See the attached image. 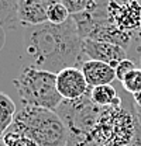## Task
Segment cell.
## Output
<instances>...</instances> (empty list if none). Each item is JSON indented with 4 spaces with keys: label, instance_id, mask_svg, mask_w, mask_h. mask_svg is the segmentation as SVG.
<instances>
[{
    "label": "cell",
    "instance_id": "6da1fadb",
    "mask_svg": "<svg viewBox=\"0 0 141 146\" xmlns=\"http://www.w3.org/2000/svg\"><path fill=\"white\" fill-rule=\"evenodd\" d=\"M23 38L26 52L37 69L58 74L68 68L81 69L85 63L83 39L72 17L59 25L45 23L26 27Z\"/></svg>",
    "mask_w": 141,
    "mask_h": 146
},
{
    "label": "cell",
    "instance_id": "7a4b0ae2",
    "mask_svg": "<svg viewBox=\"0 0 141 146\" xmlns=\"http://www.w3.org/2000/svg\"><path fill=\"white\" fill-rule=\"evenodd\" d=\"M11 131L26 135L38 146H68L69 132L56 111L24 106L17 111Z\"/></svg>",
    "mask_w": 141,
    "mask_h": 146
},
{
    "label": "cell",
    "instance_id": "3957f363",
    "mask_svg": "<svg viewBox=\"0 0 141 146\" xmlns=\"http://www.w3.org/2000/svg\"><path fill=\"white\" fill-rule=\"evenodd\" d=\"M13 84L24 106L56 111L64 101L56 90V74L37 69L33 65L24 68Z\"/></svg>",
    "mask_w": 141,
    "mask_h": 146
},
{
    "label": "cell",
    "instance_id": "277c9868",
    "mask_svg": "<svg viewBox=\"0 0 141 146\" xmlns=\"http://www.w3.org/2000/svg\"><path fill=\"white\" fill-rule=\"evenodd\" d=\"M137 122L136 107L131 111L123 107L103 108L90 132V141L96 146H126L134 138Z\"/></svg>",
    "mask_w": 141,
    "mask_h": 146
},
{
    "label": "cell",
    "instance_id": "5b68a950",
    "mask_svg": "<svg viewBox=\"0 0 141 146\" xmlns=\"http://www.w3.org/2000/svg\"><path fill=\"white\" fill-rule=\"evenodd\" d=\"M56 90L64 101H75L86 96L90 87L78 68H68L56 74Z\"/></svg>",
    "mask_w": 141,
    "mask_h": 146
},
{
    "label": "cell",
    "instance_id": "8992f818",
    "mask_svg": "<svg viewBox=\"0 0 141 146\" xmlns=\"http://www.w3.org/2000/svg\"><path fill=\"white\" fill-rule=\"evenodd\" d=\"M113 23L126 33L138 31L141 24V3L137 1H107Z\"/></svg>",
    "mask_w": 141,
    "mask_h": 146
},
{
    "label": "cell",
    "instance_id": "52a82bcc",
    "mask_svg": "<svg viewBox=\"0 0 141 146\" xmlns=\"http://www.w3.org/2000/svg\"><path fill=\"white\" fill-rule=\"evenodd\" d=\"M83 52L88 60H97L110 65L113 69L127 58V51L119 45L109 44V42H99L92 39H83Z\"/></svg>",
    "mask_w": 141,
    "mask_h": 146
},
{
    "label": "cell",
    "instance_id": "ba28073f",
    "mask_svg": "<svg viewBox=\"0 0 141 146\" xmlns=\"http://www.w3.org/2000/svg\"><path fill=\"white\" fill-rule=\"evenodd\" d=\"M52 0H18V21L24 27L48 23L47 11Z\"/></svg>",
    "mask_w": 141,
    "mask_h": 146
},
{
    "label": "cell",
    "instance_id": "9c48e42d",
    "mask_svg": "<svg viewBox=\"0 0 141 146\" xmlns=\"http://www.w3.org/2000/svg\"><path fill=\"white\" fill-rule=\"evenodd\" d=\"M81 70L83 73L89 87H97V86H106L111 84L113 80H116V72L114 69L103 62L97 60H85Z\"/></svg>",
    "mask_w": 141,
    "mask_h": 146
},
{
    "label": "cell",
    "instance_id": "30bf717a",
    "mask_svg": "<svg viewBox=\"0 0 141 146\" xmlns=\"http://www.w3.org/2000/svg\"><path fill=\"white\" fill-rule=\"evenodd\" d=\"M90 98L100 108L122 107V98L119 97V94H117L116 89L113 87V84L97 86V87L90 89Z\"/></svg>",
    "mask_w": 141,
    "mask_h": 146
},
{
    "label": "cell",
    "instance_id": "8fae6325",
    "mask_svg": "<svg viewBox=\"0 0 141 146\" xmlns=\"http://www.w3.org/2000/svg\"><path fill=\"white\" fill-rule=\"evenodd\" d=\"M17 114L16 104L10 96L0 91V139L10 129Z\"/></svg>",
    "mask_w": 141,
    "mask_h": 146
},
{
    "label": "cell",
    "instance_id": "7c38bea8",
    "mask_svg": "<svg viewBox=\"0 0 141 146\" xmlns=\"http://www.w3.org/2000/svg\"><path fill=\"white\" fill-rule=\"evenodd\" d=\"M18 24V1L0 0V27L14 28Z\"/></svg>",
    "mask_w": 141,
    "mask_h": 146
},
{
    "label": "cell",
    "instance_id": "4fadbf2b",
    "mask_svg": "<svg viewBox=\"0 0 141 146\" xmlns=\"http://www.w3.org/2000/svg\"><path fill=\"white\" fill-rule=\"evenodd\" d=\"M47 18H48V23H51L54 25H59V24L66 23L70 18V14L62 1H52L51 6L48 7Z\"/></svg>",
    "mask_w": 141,
    "mask_h": 146
},
{
    "label": "cell",
    "instance_id": "5bb4252c",
    "mask_svg": "<svg viewBox=\"0 0 141 146\" xmlns=\"http://www.w3.org/2000/svg\"><path fill=\"white\" fill-rule=\"evenodd\" d=\"M4 146H38L33 139L27 138L26 135L23 133H18V132H14L11 129H9L4 136L1 138Z\"/></svg>",
    "mask_w": 141,
    "mask_h": 146
},
{
    "label": "cell",
    "instance_id": "9a60e30c",
    "mask_svg": "<svg viewBox=\"0 0 141 146\" xmlns=\"http://www.w3.org/2000/svg\"><path fill=\"white\" fill-rule=\"evenodd\" d=\"M122 84H123L124 90L127 91V93H130L131 96L136 94V93H138V91H141V69L140 68H137L131 73H128L124 77Z\"/></svg>",
    "mask_w": 141,
    "mask_h": 146
},
{
    "label": "cell",
    "instance_id": "2e32d148",
    "mask_svg": "<svg viewBox=\"0 0 141 146\" xmlns=\"http://www.w3.org/2000/svg\"><path fill=\"white\" fill-rule=\"evenodd\" d=\"M62 3L68 9L70 16H75V14H79L82 11L93 9L97 1H93V0H62Z\"/></svg>",
    "mask_w": 141,
    "mask_h": 146
},
{
    "label": "cell",
    "instance_id": "e0dca14e",
    "mask_svg": "<svg viewBox=\"0 0 141 146\" xmlns=\"http://www.w3.org/2000/svg\"><path fill=\"white\" fill-rule=\"evenodd\" d=\"M134 69H137V68H136V63H134L133 60H130V59H124V60H122V62L114 68L116 79L120 80V82H123L124 77H126L128 73L133 72Z\"/></svg>",
    "mask_w": 141,
    "mask_h": 146
},
{
    "label": "cell",
    "instance_id": "ac0fdd59",
    "mask_svg": "<svg viewBox=\"0 0 141 146\" xmlns=\"http://www.w3.org/2000/svg\"><path fill=\"white\" fill-rule=\"evenodd\" d=\"M126 146H141V122H140V119H138L137 127H136L134 138L131 139V142H130V143H127Z\"/></svg>",
    "mask_w": 141,
    "mask_h": 146
},
{
    "label": "cell",
    "instance_id": "d6986e66",
    "mask_svg": "<svg viewBox=\"0 0 141 146\" xmlns=\"http://www.w3.org/2000/svg\"><path fill=\"white\" fill-rule=\"evenodd\" d=\"M133 100H134V107L141 110V91L133 94Z\"/></svg>",
    "mask_w": 141,
    "mask_h": 146
},
{
    "label": "cell",
    "instance_id": "ffe728a7",
    "mask_svg": "<svg viewBox=\"0 0 141 146\" xmlns=\"http://www.w3.org/2000/svg\"><path fill=\"white\" fill-rule=\"evenodd\" d=\"M4 39H6V36H4V28L0 27V49H1L3 45H4Z\"/></svg>",
    "mask_w": 141,
    "mask_h": 146
},
{
    "label": "cell",
    "instance_id": "44dd1931",
    "mask_svg": "<svg viewBox=\"0 0 141 146\" xmlns=\"http://www.w3.org/2000/svg\"><path fill=\"white\" fill-rule=\"evenodd\" d=\"M136 111H137V114H140L141 115V110L140 108H136Z\"/></svg>",
    "mask_w": 141,
    "mask_h": 146
},
{
    "label": "cell",
    "instance_id": "7402d4cb",
    "mask_svg": "<svg viewBox=\"0 0 141 146\" xmlns=\"http://www.w3.org/2000/svg\"><path fill=\"white\" fill-rule=\"evenodd\" d=\"M136 112H137V111H136ZM137 117H138V119H140V122H141V115L140 114H137Z\"/></svg>",
    "mask_w": 141,
    "mask_h": 146
},
{
    "label": "cell",
    "instance_id": "603a6c76",
    "mask_svg": "<svg viewBox=\"0 0 141 146\" xmlns=\"http://www.w3.org/2000/svg\"><path fill=\"white\" fill-rule=\"evenodd\" d=\"M140 69H141V56H140Z\"/></svg>",
    "mask_w": 141,
    "mask_h": 146
}]
</instances>
